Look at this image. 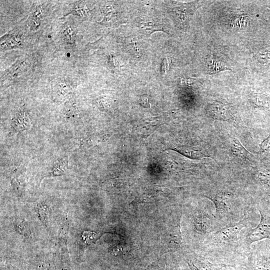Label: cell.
<instances>
[{
    "label": "cell",
    "mask_w": 270,
    "mask_h": 270,
    "mask_svg": "<svg viewBox=\"0 0 270 270\" xmlns=\"http://www.w3.org/2000/svg\"><path fill=\"white\" fill-rule=\"evenodd\" d=\"M99 236L98 233L92 232L84 231L82 234L83 240L88 244L95 242Z\"/></svg>",
    "instance_id": "5bb4252c"
},
{
    "label": "cell",
    "mask_w": 270,
    "mask_h": 270,
    "mask_svg": "<svg viewBox=\"0 0 270 270\" xmlns=\"http://www.w3.org/2000/svg\"><path fill=\"white\" fill-rule=\"evenodd\" d=\"M260 148L264 152H270V136L262 142Z\"/></svg>",
    "instance_id": "7402d4cb"
},
{
    "label": "cell",
    "mask_w": 270,
    "mask_h": 270,
    "mask_svg": "<svg viewBox=\"0 0 270 270\" xmlns=\"http://www.w3.org/2000/svg\"><path fill=\"white\" fill-rule=\"evenodd\" d=\"M210 68L213 72H216L221 70H222L227 69L226 68L222 66L220 62L218 61L216 58H214L212 56L210 58Z\"/></svg>",
    "instance_id": "ac0fdd59"
},
{
    "label": "cell",
    "mask_w": 270,
    "mask_h": 270,
    "mask_svg": "<svg viewBox=\"0 0 270 270\" xmlns=\"http://www.w3.org/2000/svg\"><path fill=\"white\" fill-rule=\"evenodd\" d=\"M254 180L266 193V198L270 195V169L259 170L254 175Z\"/></svg>",
    "instance_id": "ba28073f"
},
{
    "label": "cell",
    "mask_w": 270,
    "mask_h": 270,
    "mask_svg": "<svg viewBox=\"0 0 270 270\" xmlns=\"http://www.w3.org/2000/svg\"><path fill=\"white\" fill-rule=\"evenodd\" d=\"M74 90V85L70 82L61 81L56 84L53 89L54 97L58 100L64 99Z\"/></svg>",
    "instance_id": "9c48e42d"
},
{
    "label": "cell",
    "mask_w": 270,
    "mask_h": 270,
    "mask_svg": "<svg viewBox=\"0 0 270 270\" xmlns=\"http://www.w3.org/2000/svg\"><path fill=\"white\" fill-rule=\"evenodd\" d=\"M212 207L208 204L199 203L188 214L190 236L196 248L210 234L220 228Z\"/></svg>",
    "instance_id": "3957f363"
},
{
    "label": "cell",
    "mask_w": 270,
    "mask_h": 270,
    "mask_svg": "<svg viewBox=\"0 0 270 270\" xmlns=\"http://www.w3.org/2000/svg\"><path fill=\"white\" fill-rule=\"evenodd\" d=\"M258 57L262 62H268L270 60V46L266 48L259 52Z\"/></svg>",
    "instance_id": "d6986e66"
},
{
    "label": "cell",
    "mask_w": 270,
    "mask_h": 270,
    "mask_svg": "<svg viewBox=\"0 0 270 270\" xmlns=\"http://www.w3.org/2000/svg\"><path fill=\"white\" fill-rule=\"evenodd\" d=\"M202 193L215 208L214 217L220 228L242 220L254 210L255 201L227 184L208 186Z\"/></svg>",
    "instance_id": "7a4b0ae2"
},
{
    "label": "cell",
    "mask_w": 270,
    "mask_h": 270,
    "mask_svg": "<svg viewBox=\"0 0 270 270\" xmlns=\"http://www.w3.org/2000/svg\"><path fill=\"white\" fill-rule=\"evenodd\" d=\"M182 256L190 270H220L228 266L224 264L212 262L208 258L191 250L184 251Z\"/></svg>",
    "instance_id": "8992f818"
},
{
    "label": "cell",
    "mask_w": 270,
    "mask_h": 270,
    "mask_svg": "<svg viewBox=\"0 0 270 270\" xmlns=\"http://www.w3.org/2000/svg\"><path fill=\"white\" fill-rule=\"evenodd\" d=\"M170 59L168 58H164L162 64V74H166L169 70L170 63Z\"/></svg>",
    "instance_id": "ffe728a7"
},
{
    "label": "cell",
    "mask_w": 270,
    "mask_h": 270,
    "mask_svg": "<svg viewBox=\"0 0 270 270\" xmlns=\"http://www.w3.org/2000/svg\"><path fill=\"white\" fill-rule=\"evenodd\" d=\"M236 270H246L244 268H240V269Z\"/></svg>",
    "instance_id": "d4e9b609"
},
{
    "label": "cell",
    "mask_w": 270,
    "mask_h": 270,
    "mask_svg": "<svg viewBox=\"0 0 270 270\" xmlns=\"http://www.w3.org/2000/svg\"><path fill=\"white\" fill-rule=\"evenodd\" d=\"M232 150L234 154L242 159L247 160L250 156L249 152L246 150L241 143L236 138L232 140Z\"/></svg>",
    "instance_id": "30bf717a"
},
{
    "label": "cell",
    "mask_w": 270,
    "mask_h": 270,
    "mask_svg": "<svg viewBox=\"0 0 270 270\" xmlns=\"http://www.w3.org/2000/svg\"><path fill=\"white\" fill-rule=\"evenodd\" d=\"M38 214L40 220L44 224H46L48 214V208L46 204H40L38 206Z\"/></svg>",
    "instance_id": "9a60e30c"
},
{
    "label": "cell",
    "mask_w": 270,
    "mask_h": 270,
    "mask_svg": "<svg viewBox=\"0 0 270 270\" xmlns=\"http://www.w3.org/2000/svg\"><path fill=\"white\" fill-rule=\"evenodd\" d=\"M247 258L250 270H270V241H259L250 246Z\"/></svg>",
    "instance_id": "5b68a950"
},
{
    "label": "cell",
    "mask_w": 270,
    "mask_h": 270,
    "mask_svg": "<svg viewBox=\"0 0 270 270\" xmlns=\"http://www.w3.org/2000/svg\"><path fill=\"white\" fill-rule=\"evenodd\" d=\"M196 79L194 78H182L180 79V83L182 85L190 86L192 84L196 82Z\"/></svg>",
    "instance_id": "603a6c76"
},
{
    "label": "cell",
    "mask_w": 270,
    "mask_h": 270,
    "mask_svg": "<svg viewBox=\"0 0 270 270\" xmlns=\"http://www.w3.org/2000/svg\"><path fill=\"white\" fill-rule=\"evenodd\" d=\"M63 34L66 42L70 43L74 42L75 36V29L74 27L70 26H67L64 28Z\"/></svg>",
    "instance_id": "e0dca14e"
},
{
    "label": "cell",
    "mask_w": 270,
    "mask_h": 270,
    "mask_svg": "<svg viewBox=\"0 0 270 270\" xmlns=\"http://www.w3.org/2000/svg\"><path fill=\"white\" fill-rule=\"evenodd\" d=\"M265 199H268V200H270V195L266 198H265Z\"/></svg>",
    "instance_id": "484cf974"
},
{
    "label": "cell",
    "mask_w": 270,
    "mask_h": 270,
    "mask_svg": "<svg viewBox=\"0 0 270 270\" xmlns=\"http://www.w3.org/2000/svg\"><path fill=\"white\" fill-rule=\"evenodd\" d=\"M255 207L260 215L258 225L247 231L246 235V246L250 249L254 242L266 239L270 240V200L260 199L255 202Z\"/></svg>",
    "instance_id": "277c9868"
},
{
    "label": "cell",
    "mask_w": 270,
    "mask_h": 270,
    "mask_svg": "<svg viewBox=\"0 0 270 270\" xmlns=\"http://www.w3.org/2000/svg\"><path fill=\"white\" fill-rule=\"evenodd\" d=\"M14 224L15 228L20 234L24 236H28L29 234L28 227L24 220L16 218L14 222Z\"/></svg>",
    "instance_id": "7c38bea8"
},
{
    "label": "cell",
    "mask_w": 270,
    "mask_h": 270,
    "mask_svg": "<svg viewBox=\"0 0 270 270\" xmlns=\"http://www.w3.org/2000/svg\"><path fill=\"white\" fill-rule=\"evenodd\" d=\"M252 102L258 107L266 108L269 105V100L264 95L255 94L252 98Z\"/></svg>",
    "instance_id": "4fadbf2b"
},
{
    "label": "cell",
    "mask_w": 270,
    "mask_h": 270,
    "mask_svg": "<svg viewBox=\"0 0 270 270\" xmlns=\"http://www.w3.org/2000/svg\"><path fill=\"white\" fill-rule=\"evenodd\" d=\"M207 112L212 118L222 120L232 119V114L230 108L220 103H214L208 107Z\"/></svg>",
    "instance_id": "52a82bcc"
},
{
    "label": "cell",
    "mask_w": 270,
    "mask_h": 270,
    "mask_svg": "<svg viewBox=\"0 0 270 270\" xmlns=\"http://www.w3.org/2000/svg\"><path fill=\"white\" fill-rule=\"evenodd\" d=\"M139 26L140 30L146 35H148V36L156 31H164L162 24L151 22L142 21Z\"/></svg>",
    "instance_id": "8fae6325"
},
{
    "label": "cell",
    "mask_w": 270,
    "mask_h": 270,
    "mask_svg": "<svg viewBox=\"0 0 270 270\" xmlns=\"http://www.w3.org/2000/svg\"><path fill=\"white\" fill-rule=\"evenodd\" d=\"M253 211L240 221L227 224L210 234L197 248L199 254L219 261L220 264L234 267L235 260L247 256L250 250L246 244V235L254 227Z\"/></svg>",
    "instance_id": "6da1fadb"
},
{
    "label": "cell",
    "mask_w": 270,
    "mask_h": 270,
    "mask_svg": "<svg viewBox=\"0 0 270 270\" xmlns=\"http://www.w3.org/2000/svg\"><path fill=\"white\" fill-rule=\"evenodd\" d=\"M146 270H173L172 266L165 264L162 267H160L157 265H152L148 267Z\"/></svg>",
    "instance_id": "44dd1931"
},
{
    "label": "cell",
    "mask_w": 270,
    "mask_h": 270,
    "mask_svg": "<svg viewBox=\"0 0 270 270\" xmlns=\"http://www.w3.org/2000/svg\"><path fill=\"white\" fill-rule=\"evenodd\" d=\"M73 10L81 16H87L90 14L88 8L83 2L78 3L74 6Z\"/></svg>",
    "instance_id": "2e32d148"
},
{
    "label": "cell",
    "mask_w": 270,
    "mask_h": 270,
    "mask_svg": "<svg viewBox=\"0 0 270 270\" xmlns=\"http://www.w3.org/2000/svg\"><path fill=\"white\" fill-rule=\"evenodd\" d=\"M108 62L110 66H112L114 68H117L118 67V62L112 55H110Z\"/></svg>",
    "instance_id": "cb8c5ba5"
}]
</instances>
